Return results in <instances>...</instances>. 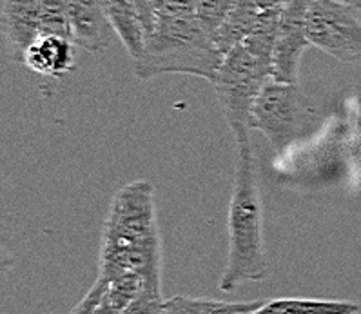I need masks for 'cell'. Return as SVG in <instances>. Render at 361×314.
Segmentation results:
<instances>
[{
	"label": "cell",
	"instance_id": "obj_1",
	"mask_svg": "<svg viewBox=\"0 0 361 314\" xmlns=\"http://www.w3.org/2000/svg\"><path fill=\"white\" fill-rule=\"evenodd\" d=\"M126 272H140L144 280L161 278L154 187L147 180H136L116 193L104 225L98 278L111 282Z\"/></svg>",
	"mask_w": 361,
	"mask_h": 314
},
{
	"label": "cell",
	"instance_id": "obj_2",
	"mask_svg": "<svg viewBox=\"0 0 361 314\" xmlns=\"http://www.w3.org/2000/svg\"><path fill=\"white\" fill-rule=\"evenodd\" d=\"M227 229L229 255L218 285L224 293H231L245 282H262L269 276L264 242V204L256 180L251 142L238 144Z\"/></svg>",
	"mask_w": 361,
	"mask_h": 314
},
{
	"label": "cell",
	"instance_id": "obj_3",
	"mask_svg": "<svg viewBox=\"0 0 361 314\" xmlns=\"http://www.w3.org/2000/svg\"><path fill=\"white\" fill-rule=\"evenodd\" d=\"M224 55L213 37L205 33L198 17H158L145 35V47L135 64L140 80L166 73L195 75L214 82Z\"/></svg>",
	"mask_w": 361,
	"mask_h": 314
},
{
	"label": "cell",
	"instance_id": "obj_4",
	"mask_svg": "<svg viewBox=\"0 0 361 314\" xmlns=\"http://www.w3.org/2000/svg\"><path fill=\"white\" fill-rule=\"evenodd\" d=\"M272 78L274 55L256 49L249 42H242L224 56L213 85L236 144L249 142V133L255 129L252 109Z\"/></svg>",
	"mask_w": 361,
	"mask_h": 314
},
{
	"label": "cell",
	"instance_id": "obj_5",
	"mask_svg": "<svg viewBox=\"0 0 361 314\" xmlns=\"http://www.w3.org/2000/svg\"><path fill=\"white\" fill-rule=\"evenodd\" d=\"M322 123V111L298 84L274 78L267 82L252 109V128L265 135L278 155L296 142L314 135Z\"/></svg>",
	"mask_w": 361,
	"mask_h": 314
},
{
	"label": "cell",
	"instance_id": "obj_6",
	"mask_svg": "<svg viewBox=\"0 0 361 314\" xmlns=\"http://www.w3.org/2000/svg\"><path fill=\"white\" fill-rule=\"evenodd\" d=\"M310 44L336 60H361V18L357 9L338 0H312L307 15Z\"/></svg>",
	"mask_w": 361,
	"mask_h": 314
},
{
	"label": "cell",
	"instance_id": "obj_7",
	"mask_svg": "<svg viewBox=\"0 0 361 314\" xmlns=\"http://www.w3.org/2000/svg\"><path fill=\"white\" fill-rule=\"evenodd\" d=\"M312 0H290L281 11L280 30L274 46V80L298 84L300 60L310 47L307 35V15Z\"/></svg>",
	"mask_w": 361,
	"mask_h": 314
},
{
	"label": "cell",
	"instance_id": "obj_8",
	"mask_svg": "<svg viewBox=\"0 0 361 314\" xmlns=\"http://www.w3.org/2000/svg\"><path fill=\"white\" fill-rule=\"evenodd\" d=\"M73 42L90 53H102L111 42V26L102 0H64Z\"/></svg>",
	"mask_w": 361,
	"mask_h": 314
},
{
	"label": "cell",
	"instance_id": "obj_9",
	"mask_svg": "<svg viewBox=\"0 0 361 314\" xmlns=\"http://www.w3.org/2000/svg\"><path fill=\"white\" fill-rule=\"evenodd\" d=\"M2 24L11 55L22 62L31 44L42 35L40 0H2Z\"/></svg>",
	"mask_w": 361,
	"mask_h": 314
},
{
	"label": "cell",
	"instance_id": "obj_10",
	"mask_svg": "<svg viewBox=\"0 0 361 314\" xmlns=\"http://www.w3.org/2000/svg\"><path fill=\"white\" fill-rule=\"evenodd\" d=\"M75 46L71 39L60 35H40L26 52L22 62L31 71L46 77H64L75 68Z\"/></svg>",
	"mask_w": 361,
	"mask_h": 314
},
{
	"label": "cell",
	"instance_id": "obj_11",
	"mask_svg": "<svg viewBox=\"0 0 361 314\" xmlns=\"http://www.w3.org/2000/svg\"><path fill=\"white\" fill-rule=\"evenodd\" d=\"M111 26L128 49L133 62L140 59L145 47V30L135 0H102Z\"/></svg>",
	"mask_w": 361,
	"mask_h": 314
},
{
	"label": "cell",
	"instance_id": "obj_12",
	"mask_svg": "<svg viewBox=\"0 0 361 314\" xmlns=\"http://www.w3.org/2000/svg\"><path fill=\"white\" fill-rule=\"evenodd\" d=\"M259 15H262V9L256 6L255 0H238V4L234 6L229 17L224 20L213 37L221 55L226 56L231 49L240 46L256 30Z\"/></svg>",
	"mask_w": 361,
	"mask_h": 314
},
{
	"label": "cell",
	"instance_id": "obj_13",
	"mask_svg": "<svg viewBox=\"0 0 361 314\" xmlns=\"http://www.w3.org/2000/svg\"><path fill=\"white\" fill-rule=\"evenodd\" d=\"M361 307L354 301L310 300V298H278L265 301L251 314H357Z\"/></svg>",
	"mask_w": 361,
	"mask_h": 314
},
{
	"label": "cell",
	"instance_id": "obj_14",
	"mask_svg": "<svg viewBox=\"0 0 361 314\" xmlns=\"http://www.w3.org/2000/svg\"><path fill=\"white\" fill-rule=\"evenodd\" d=\"M264 303L265 300L224 301L213 298L174 296L166 301L164 314H251Z\"/></svg>",
	"mask_w": 361,
	"mask_h": 314
},
{
	"label": "cell",
	"instance_id": "obj_15",
	"mask_svg": "<svg viewBox=\"0 0 361 314\" xmlns=\"http://www.w3.org/2000/svg\"><path fill=\"white\" fill-rule=\"evenodd\" d=\"M142 287H144V276L140 272H126L116 276L107 282L97 310L102 314H122L126 307L138 296Z\"/></svg>",
	"mask_w": 361,
	"mask_h": 314
},
{
	"label": "cell",
	"instance_id": "obj_16",
	"mask_svg": "<svg viewBox=\"0 0 361 314\" xmlns=\"http://www.w3.org/2000/svg\"><path fill=\"white\" fill-rule=\"evenodd\" d=\"M166 300L161 298V278H147L138 296L122 314H164Z\"/></svg>",
	"mask_w": 361,
	"mask_h": 314
},
{
	"label": "cell",
	"instance_id": "obj_17",
	"mask_svg": "<svg viewBox=\"0 0 361 314\" xmlns=\"http://www.w3.org/2000/svg\"><path fill=\"white\" fill-rule=\"evenodd\" d=\"M40 20H42V35H60L71 39L64 0H40Z\"/></svg>",
	"mask_w": 361,
	"mask_h": 314
},
{
	"label": "cell",
	"instance_id": "obj_18",
	"mask_svg": "<svg viewBox=\"0 0 361 314\" xmlns=\"http://www.w3.org/2000/svg\"><path fill=\"white\" fill-rule=\"evenodd\" d=\"M236 4H238V0H198L196 15H198V20L205 33L214 37L218 28L229 17Z\"/></svg>",
	"mask_w": 361,
	"mask_h": 314
},
{
	"label": "cell",
	"instance_id": "obj_19",
	"mask_svg": "<svg viewBox=\"0 0 361 314\" xmlns=\"http://www.w3.org/2000/svg\"><path fill=\"white\" fill-rule=\"evenodd\" d=\"M106 285L107 282L98 278V280L94 282L93 287H91L90 293L82 298L80 303H78V306L75 307L69 314H97L98 303H100V298H102L104 291H106Z\"/></svg>",
	"mask_w": 361,
	"mask_h": 314
},
{
	"label": "cell",
	"instance_id": "obj_20",
	"mask_svg": "<svg viewBox=\"0 0 361 314\" xmlns=\"http://www.w3.org/2000/svg\"><path fill=\"white\" fill-rule=\"evenodd\" d=\"M138 13H140L142 24H144L145 35L153 30V2L154 0H135Z\"/></svg>",
	"mask_w": 361,
	"mask_h": 314
},
{
	"label": "cell",
	"instance_id": "obj_21",
	"mask_svg": "<svg viewBox=\"0 0 361 314\" xmlns=\"http://www.w3.org/2000/svg\"><path fill=\"white\" fill-rule=\"evenodd\" d=\"M256 6H258L262 11H267V9H280L289 4L290 0H255Z\"/></svg>",
	"mask_w": 361,
	"mask_h": 314
},
{
	"label": "cell",
	"instance_id": "obj_22",
	"mask_svg": "<svg viewBox=\"0 0 361 314\" xmlns=\"http://www.w3.org/2000/svg\"><path fill=\"white\" fill-rule=\"evenodd\" d=\"M338 2H343V4H348L356 9H361V0H338Z\"/></svg>",
	"mask_w": 361,
	"mask_h": 314
},
{
	"label": "cell",
	"instance_id": "obj_23",
	"mask_svg": "<svg viewBox=\"0 0 361 314\" xmlns=\"http://www.w3.org/2000/svg\"><path fill=\"white\" fill-rule=\"evenodd\" d=\"M97 314H102V313H98V310H97Z\"/></svg>",
	"mask_w": 361,
	"mask_h": 314
}]
</instances>
